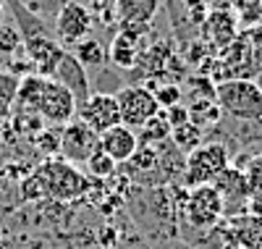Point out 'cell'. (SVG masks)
Masks as SVG:
<instances>
[{"label": "cell", "instance_id": "d590c367", "mask_svg": "<svg viewBox=\"0 0 262 249\" xmlns=\"http://www.w3.org/2000/svg\"><path fill=\"white\" fill-rule=\"evenodd\" d=\"M3 18H6V0H0V27H3V24H6V21H3Z\"/></svg>", "mask_w": 262, "mask_h": 249}, {"label": "cell", "instance_id": "9a60e30c", "mask_svg": "<svg viewBox=\"0 0 262 249\" xmlns=\"http://www.w3.org/2000/svg\"><path fill=\"white\" fill-rule=\"evenodd\" d=\"M139 53H142V45L118 32L113 37V42H111V48H107V60L116 63L118 69L128 71V69H134V66L139 63Z\"/></svg>", "mask_w": 262, "mask_h": 249}, {"label": "cell", "instance_id": "e0dca14e", "mask_svg": "<svg viewBox=\"0 0 262 249\" xmlns=\"http://www.w3.org/2000/svg\"><path fill=\"white\" fill-rule=\"evenodd\" d=\"M45 76L39 74H32V76H24L18 81V92H16V102H18V110H29V113H37L39 110V102H42V92H45Z\"/></svg>", "mask_w": 262, "mask_h": 249}, {"label": "cell", "instance_id": "d6986e66", "mask_svg": "<svg viewBox=\"0 0 262 249\" xmlns=\"http://www.w3.org/2000/svg\"><path fill=\"white\" fill-rule=\"evenodd\" d=\"M186 108H189V121L196 123L200 129H205L207 123L215 126V123H221V118H223V110H221V105L215 102V97L194 100V102L186 105Z\"/></svg>", "mask_w": 262, "mask_h": 249}, {"label": "cell", "instance_id": "484cf974", "mask_svg": "<svg viewBox=\"0 0 262 249\" xmlns=\"http://www.w3.org/2000/svg\"><path fill=\"white\" fill-rule=\"evenodd\" d=\"M92 18H97L102 27H113L118 24V13H116V0H90L86 3Z\"/></svg>", "mask_w": 262, "mask_h": 249}, {"label": "cell", "instance_id": "7a4b0ae2", "mask_svg": "<svg viewBox=\"0 0 262 249\" xmlns=\"http://www.w3.org/2000/svg\"><path fill=\"white\" fill-rule=\"evenodd\" d=\"M228 165H231V152L223 142H202L184 160V173H181L184 186L194 189L202 184H212Z\"/></svg>", "mask_w": 262, "mask_h": 249}, {"label": "cell", "instance_id": "7402d4cb", "mask_svg": "<svg viewBox=\"0 0 262 249\" xmlns=\"http://www.w3.org/2000/svg\"><path fill=\"white\" fill-rule=\"evenodd\" d=\"M158 160H160V152L149 144H139L137 152L128 157V168L137 171V173H147V171H155L158 168Z\"/></svg>", "mask_w": 262, "mask_h": 249}, {"label": "cell", "instance_id": "4fadbf2b", "mask_svg": "<svg viewBox=\"0 0 262 249\" xmlns=\"http://www.w3.org/2000/svg\"><path fill=\"white\" fill-rule=\"evenodd\" d=\"M139 147V139H137V131L128 129L123 123L113 126L100 134V142H97V150H102L107 157H113L116 163H126L131 155L137 152Z\"/></svg>", "mask_w": 262, "mask_h": 249}, {"label": "cell", "instance_id": "3957f363", "mask_svg": "<svg viewBox=\"0 0 262 249\" xmlns=\"http://www.w3.org/2000/svg\"><path fill=\"white\" fill-rule=\"evenodd\" d=\"M181 210H184L186 225L200 231H215L217 223L223 220V199L212 184H202L186 192Z\"/></svg>", "mask_w": 262, "mask_h": 249}, {"label": "cell", "instance_id": "836d02e7", "mask_svg": "<svg viewBox=\"0 0 262 249\" xmlns=\"http://www.w3.org/2000/svg\"><path fill=\"white\" fill-rule=\"evenodd\" d=\"M8 118H11V105L0 100V123H6Z\"/></svg>", "mask_w": 262, "mask_h": 249}, {"label": "cell", "instance_id": "6da1fadb", "mask_svg": "<svg viewBox=\"0 0 262 249\" xmlns=\"http://www.w3.org/2000/svg\"><path fill=\"white\" fill-rule=\"evenodd\" d=\"M215 102L223 116H231L242 123L262 121V92L252 79H226L215 84Z\"/></svg>", "mask_w": 262, "mask_h": 249}, {"label": "cell", "instance_id": "ffe728a7", "mask_svg": "<svg viewBox=\"0 0 262 249\" xmlns=\"http://www.w3.org/2000/svg\"><path fill=\"white\" fill-rule=\"evenodd\" d=\"M170 142H173V147H176L179 152L189 155L191 150H196V147L205 142V129H200L196 123L186 121L184 126L170 129Z\"/></svg>", "mask_w": 262, "mask_h": 249}, {"label": "cell", "instance_id": "2e32d148", "mask_svg": "<svg viewBox=\"0 0 262 249\" xmlns=\"http://www.w3.org/2000/svg\"><path fill=\"white\" fill-rule=\"evenodd\" d=\"M160 11V0H116L118 21H142L152 24Z\"/></svg>", "mask_w": 262, "mask_h": 249}, {"label": "cell", "instance_id": "d4e9b609", "mask_svg": "<svg viewBox=\"0 0 262 249\" xmlns=\"http://www.w3.org/2000/svg\"><path fill=\"white\" fill-rule=\"evenodd\" d=\"M116 165H118V163L113 160V157H107L102 150H97V152L90 157V160L84 163L86 173L95 176V178H111V176L116 173Z\"/></svg>", "mask_w": 262, "mask_h": 249}, {"label": "cell", "instance_id": "8992f818", "mask_svg": "<svg viewBox=\"0 0 262 249\" xmlns=\"http://www.w3.org/2000/svg\"><path fill=\"white\" fill-rule=\"evenodd\" d=\"M100 134H95L81 118H74L60 129V157L71 165H84L97 152Z\"/></svg>", "mask_w": 262, "mask_h": 249}, {"label": "cell", "instance_id": "4316f807", "mask_svg": "<svg viewBox=\"0 0 262 249\" xmlns=\"http://www.w3.org/2000/svg\"><path fill=\"white\" fill-rule=\"evenodd\" d=\"M244 176L252 194H262V155H252L249 160L244 163Z\"/></svg>", "mask_w": 262, "mask_h": 249}, {"label": "cell", "instance_id": "ba28073f", "mask_svg": "<svg viewBox=\"0 0 262 249\" xmlns=\"http://www.w3.org/2000/svg\"><path fill=\"white\" fill-rule=\"evenodd\" d=\"M212 186L217 189V194H221V199H223V218L226 220L247 213V202H249L252 192H249L247 176H244L242 168L228 165L221 176L212 181Z\"/></svg>", "mask_w": 262, "mask_h": 249}, {"label": "cell", "instance_id": "9c48e42d", "mask_svg": "<svg viewBox=\"0 0 262 249\" xmlns=\"http://www.w3.org/2000/svg\"><path fill=\"white\" fill-rule=\"evenodd\" d=\"M76 118H81L95 134H102L121 123V110L113 92H95L90 95L76 110Z\"/></svg>", "mask_w": 262, "mask_h": 249}, {"label": "cell", "instance_id": "30bf717a", "mask_svg": "<svg viewBox=\"0 0 262 249\" xmlns=\"http://www.w3.org/2000/svg\"><path fill=\"white\" fill-rule=\"evenodd\" d=\"M76 100L66 87H60L58 81L48 79L45 81V92H42V102H39V118H45L53 126H66L76 118Z\"/></svg>", "mask_w": 262, "mask_h": 249}, {"label": "cell", "instance_id": "1f68e13d", "mask_svg": "<svg viewBox=\"0 0 262 249\" xmlns=\"http://www.w3.org/2000/svg\"><path fill=\"white\" fill-rule=\"evenodd\" d=\"M184 8L191 16L194 24H202L205 16H207V0H184Z\"/></svg>", "mask_w": 262, "mask_h": 249}, {"label": "cell", "instance_id": "4dcf8cb0", "mask_svg": "<svg viewBox=\"0 0 262 249\" xmlns=\"http://www.w3.org/2000/svg\"><path fill=\"white\" fill-rule=\"evenodd\" d=\"M165 113V121L170 123V129H176V126H184L186 121H189V108L186 105H173V108H168V110H163Z\"/></svg>", "mask_w": 262, "mask_h": 249}, {"label": "cell", "instance_id": "ac0fdd59", "mask_svg": "<svg viewBox=\"0 0 262 249\" xmlns=\"http://www.w3.org/2000/svg\"><path fill=\"white\" fill-rule=\"evenodd\" d=\"M74 58L84 66V69H102L107 63V48L100 39L86 37V39L74 45Z\"/></svg>", "mask_w": 262, "mask_h": 249}, {"label": "cell", "instance_id": "f1b7e54d", "mask_svg": "<svg viewBox=\"0 0 262 249\" xmlns=\"http://www.w3.org/2000/svg\"><path fill=\"white\" fill-rule=\"evenodd\" d=\"M18 76H13V74H8L6 69L0 71V100L3 102H8V105H13L16 102V92H18Z\"/></svg>", "mask_w": 262, "mask_h": 249}, {"label": "cell", "instance_id": "603a6c76", "mask_svg": "<svg viewBox=\"0 0 262 249\" xmlns=\"http://www.w3.org/2000/svg\"><path fill=\"white\" fill-rule=\"evenodd\" d=\"M60 129L63 126H53V129H39L34 134L37 139V150L45 157H58L60 155Z\"/></svg>", "mask_w": 262, "mask_h": 249}, {"label": "cell", "instance_id": "8fae6325", "mask_svg": "<svg viewBox=\"0 0 262 249\" xmlns=\"http://www.w3.org/2000/svg\"><path fill=\"white\" fill-rule=\"evenodd\" d=\"M50 79L69 89V92L74 95V100H76V105H81L86 97L92 95L86 69L74 58V53H69V50H63V55H60V60H58V66H55V71H53Z\"/></svg>", "mask_w": 262, "mask_h": 249}, {"label": "cell", "instance_id": "5b68a950", "mask_svg": "<svg viewBox=\"0 0 262 249\" xmlns=\"http://www.w3.org/2000/svg\"><path fill=\"white\" fill-rule=\"evenodd\" d=\"M116 102L121 110V123L128 129H139L144 121H149L152 116L160 113V105L152 95V89L142 87V84H128L121 87L116 92Z\"/></svg>", "mask_w": 262, "mask_h": 249}, {"label": "cell", "instance_id": "8d00e7d4", "mask_svg": "<svg viewBox=\"0 0 262 249\" xmlns=\"http://www.w3.org/2000/svg\"><path fill=\"white\" fill-rule=\"evenodd\" d=\"M223 249H238V246H236V244H231V241H228V244H226V246H223Z\"/></svg>", "mask_w": 262, "mask_h": 249}, {"label": "cell", "instance_id": "5bb4252c", "mask_svg": "<svg viewBox=\"0 0 262 249\" xmlns=\"http://www.w3.org/2000/svg\"><path fill=\"white\" fill-rule=\"evenodd\" d=\"M228 241L238 249H262V215L244 213L228 218Z\"/></svg>", "mask_w": 262, "mask_h": 249}, {"label": "cell", "instance_id": "44dd1931", "mask_svg": "<svg viewBox=\"0 0 262 249\" xmlns=\"http://www.w3.org/2000/svg\"><path fill=\"white\" fill-rule=\"evenodd\" d=\"M137 139H139V144H149V147H155V144L170 139V123L165 121V113H163V110L158 113V116H152L149 121H144V123L139 126Z\"/></svg>", "mask_w": 262, "mask_h": 249}, {"label": "cell", "instance_id": "277c9868", "mask_svg": "<svg viewBox=\"0 0 262 249\" xmlns=\"http://www.w3.org/2000/svg\"><path fill=\"white\" fill-rule=\"evenodd\" d=\"M42 178V186H45V197L53 199H74L86 189V178L81 176V171H76V165H71L63 157H48L37 171Z\"/></svg>", "mask_w": 262, "mask_h": 249}, {"label": "cell", "instance_id": "d6a6232c", "mask_svg": "<svg viewBox=\"0 0 262 249\" xmlns=\"http://www.w3.org/2000/svg\"><path fill=\"white\" fill-rule=\"evenodd\" d=\"M244 6V0H215V8H226V11H238Z\"/></svg>", "mask_w": 262, "mask_h": 249}, {"label": "cell", "instance_id": "52a82bcc", "mask_svg": "<svg viewBox=\"0 0 262 249\" xmlns=\"http://www.w3.org/2000/svg\"><path fill=\"white\" fill-rule=\"evenodd\" d=\"M92 27H95V18L90 13L84 3L79 0H69V3H63L58 11H55V34L60 37L63 45H74L86 39L92 34Z\"/></svg>", "mask_w": 262, "mask_h": 249}, {"label": "cell", "instance_id": "f546056e", "mask_svg": "<svg viewBox=\"0 0 262 249\" xmlns=\"http://www.w3.org/2000/svg\"><path fill=\"white\" fill-rule=\"evenodd\" d=\"M118 32L131 37L134 42H139L144 34L152 32V24H142V21H118Z\"/></svg>", "mask_w": 262, "mask_h": 249}, {"label": "cell", "instance_id": "7c38bea8", "mask_svg": "<svg viewBox=\"0 0 262 249\" xmlns=\"http://www.w3.org/2000/svg\"><path fill=\"white\" fill-rule=\"evenodd\" d=\"M202 32H205V39H210L217 50H223L238 37V16L226 8L207 11L202 21Z\"/></svg>", "mask_w": 262, "mask_h": 249}, {"label": "cell", "instance_id": "83f0119b", "mask_svg": "<svg viewBox=\"0 0 262 249\" xmlns=\"http://www.w3.org/2000/svg\"><path fill=\"white\" fill-rule=\"evenodd\" d=\"M152 95H155V100H158L160 110H168V108H173V105H179V102H181V97H184L181 87H179V84H173V81H168V84L158 87Z\"/></svg>", "mask_w": 262, "mask_h": 249}, {"label": "cell", "instance_id": "e575fe53", "mask_svg": "<svg viewBox=\"0 0 262 249\" xmlns=\"http://www.w3.org/2000/svg\"><path fill=\"white\" fill-rule=\"evenodd\" d=\"M252 81L257 84V89H259V92H262V69H259V71L254 74V79H252Z\"/></svg>", "mask_w": 262, "mask_h": 249}, {"label": "cell", "instance_id": "cb8c5ba5", "mask_svg": "<svg viewBox=\"0 0 262 249\" xmlns=\"http://www.w3.org/2000/svg\"><path fill=\"white\" fill-rule=\"evenodd\" d=\"M21 48H24V37H21L16 24H3L0 27V55L13 58Z\"/></svg>", "mask_w": 262, "mask_h": 249}]
</instances>
